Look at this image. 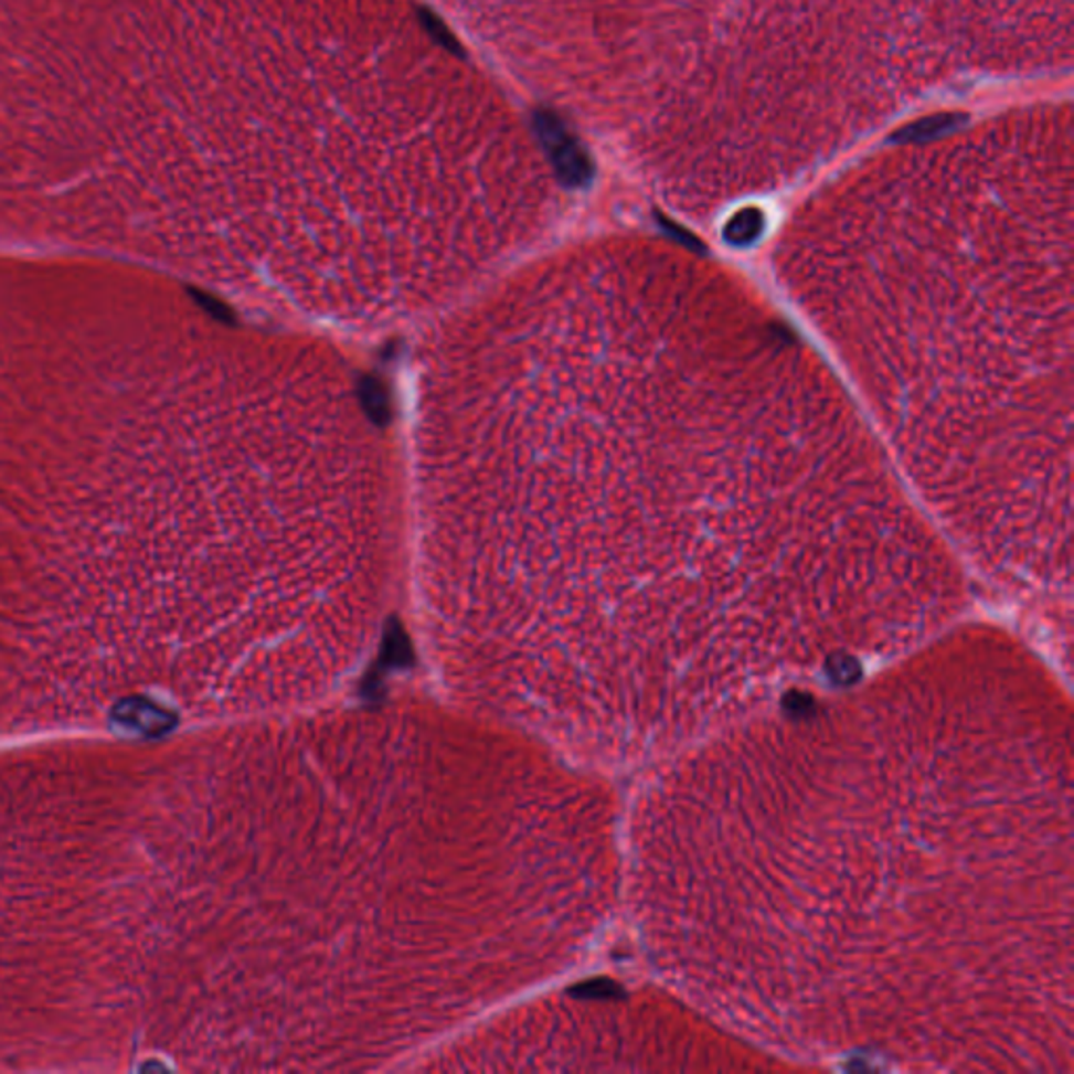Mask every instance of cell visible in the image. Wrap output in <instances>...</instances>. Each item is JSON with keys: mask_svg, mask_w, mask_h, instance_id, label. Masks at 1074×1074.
Instances as JSON below:
<instances>
[{"mask_svg": "<svg viewBox=\"0 0 1074 1074\" xmlns=\"http://www.w3.org/2000/svg\"><path fill=\"white\" fill-rule=\"evenodd\" d=\"M158 827L156 1015L219 1073H414L621 917L612 777L430 691L212 722Z\"/></svg>", "mask_w": 1074, "mask_h": 1074, "instance_id": "3957f363", "label": "cell"}, {"mask_svg": "<svg viewBox=\"0 0 1074 1074\" xmlns=\"http://www.w3.org/2000/svg\"><path fill=\"white\" fill-rule=\"evenodd\" d=\"M737 1073L779 1066L661 982L571 989L567 980L489 1011L414 1073Z\"/></svg>", "mask_w": 1074, "mask_h": 1074, "instance_id": "5b68a950", "label": "cell"}, {"mask_svg": "<svg viewBox=\"0 0 1074 1074\" xmlns=\"http://www.w3.org/2000/svg\"><path fill=\"white\" fill-rule=\"evenodd\" d=\"M808 204L783 288L901 479L987 577L1071 586V190L1008 143L917 149Z\"/></svg>", "mask_w": 1074, "mask_h": 1074, "instance_id": "277c9868", "label": "cell"}, {"mask_svg": "<svg viewBox=\"0 0 1074 1074\" xmlns=\"http://www.w3.org/2000/svg\"><path fill=\"white\" fill-rule=\"evenodd\" d=\"M433 321L405 531L433 691L466 712L640 773L966 612L840 380L703 258L525 256Z\"/></svg>", "mask_w": 1074, "mask_h": 1074, "instance_id": "6da1fadb", "label": "cell"}, {"mask_svg": "<svg viewBox=\"0 0 1074 1074\" xmlns=\"http://www.w3.org/2000/svg\"><path fill=\"white\" fill-rule=\"evenodd\" d=\"M1073 699L953 624L645 770L621 915L783 1071L1073 1074Z\"/></svg>", "mask_w": 1074, "mask_h": 1074, "instance_id": "7a4b0ae2", "label": "cell"}, {"mask_svg": "<svg viewBox=\"0 0 1074 1074\" xmlns=\"http://www.w3.org/2000/svg\"><path fill=\"white\" fill-rule=\"evenodd\" d=\"M759 230L758 214L754 211L738 212L737 216L726 225V237L735 244L749 242Z\"/></svg>", "mask_w": 1074, "mask_h": 1074, "instance_id": "8992f818", "label": "cell"}]
</instances>
